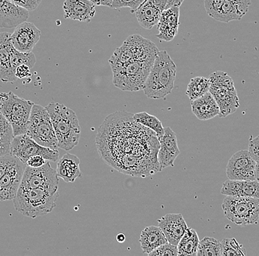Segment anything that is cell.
I'll list each match as a JSON object with an SVG mask.
<instances>
[{
	"mask_svg": "<svg viewBox=\"0 0 259 256\" xmlns=\"http://www.w3.org/2000/svg\"><path fill=\"white\" fill-rule=\"evenodd\" d=\"M177 67L166 50L159 51L146 81L143 90L151 99H161L174 88Z\"/></svg>",
	"mask_w": 259,
	"mask_h": 256,
	"instance_id": "obj_1",
	"label": "cell"
},
{
	"mask_svg": "<svg viewBox=\"0 0 259 256\" xmlns=\"http://www.w3.org/2000/svg\"><path fill=\"white\" fill-rule=\"evenodd\" d=\"M58 141V147L70 151L78 145L81 129L77 115L61 103L52 102L46 106Z\"/></svg>",
	"mask_w": 259,
	"mask_h": 256,
	"instance_id": "obj_2",
	"label": "cell"
},
{
	"mask_svg": "<svg viewBox=\"0 0 259 256\" xmlns=\"http://www.w3.org/2000/svg\"><path fill=\"white\" fill-rule=\"evenodd\" d=\"M58 197V191L19 187L14 199V207L22 215L35 218L51 213Z\"/></svg>",
	"mask_w": 259,
	"mask_h": 256,
	"instance_id": "obj_3",
	"label": "cell"
},
{
	"mask_svg": "<svg viewBox=\"0 0 259 256\" xmlns=\"http://www.w3.org/2000/svg\"><path fill=\"white\" fill-rule=\"evenodd\" d=\"M154 61L155 59L133 61L126 64L110 65L113 72V84L122 91L143 90Z\"/></svg>",
	"mask_w": 259,
	"mask_h": 256,
	"instance_id": "obj_4",
	"label": "cell"
},
{
	"mask_svg": "<svg viewBox=\"0 0 259 256\" xmlns=\"http://www.w3.org/2000/svg\"><path fill=\"white\" fill-rule=\"evenodd\" d=\"M33 105V102L20 98L13 92L0 93V113L11 124L14 136L27 133Z\"/></svg>",
	"mask_w": 259,
	"mask_h": 256,
	"instance_id": "obj_5",
	"label": "cell"
},
{
	"mask_svg": "<svg viewBox=\"0 0 259 256\" xmlns=\"http://www.w3.org/2000/svg\"><path fill=\"white\" fill-rule=\"evenodd\" d=\"M158 50L150 40L139 34L130 35L109 59L110 65L126 64L133 61H147L156 58Z\"/></svg>",
	"mask_w": 259,
	"mask_h": 256,
	"instance_id": "obj_6",
	"label": "cell"
},
{
	"mask_svg": "<svg viewBox=\"0 0 259 256\" xmlns=\"http://www.w3.org/2000/svg\"><path fill=\"white\" fill-rule=\"evenodd\" d=\"M209 92L220 108V118H226L236 113L239 106L237 92L234 81L226 72L217 71L210 75Z\"/></svg>",
	"mask_w": 259,
	"mask_h": 256,
	"instance_id": "obj_7",
	"label": "cell"
},
{
	"mask_svg": "<svg viewBox=\"0 0 259 256\" xmlns=\"http://www.w3.org/2000/svg\"><path fill=\"white\" fill-rule=\"evenodd\" d=\"M26 134L43 147L54 150L59 148L50 114L47 108L40 105L34 103Z\"/></svg>",
	"mask_w": 259,
	"mask_h": 256,
	"instance_id": "obj_8",
	"label": "cell"
},
{
	"mask_svg": "<svg viewBox=\"0 0 259 256\" xmlns=\"http://www.w3.org/2000/svg\"><path fill=\"white\" fill-rule=\"evenodd\" d=\"M223 212L226 218L241 226L255 225L259 220V199L226 196L223 200Z\"/></svg>",
	"mask_w": 259,
	"mask_h": 256,
	"instance_id": "obj_9",
	"label": "cell"
},
{
	"mask_svg": "<svg viewBox=\"0 0 259 256\" xmlns=\"http://www.w3.org/2000/svg\"><path fill=\"white\" fill-rule=\"evenodd\" d=\"M10 154L26 165L31 157L40 155L48 161L56 163L59 160V152L43 147L35 142L28 134L14 136L11 142Z\"/></svg>",
	"mask_w": 259,
	"mask_h": 256,
	"instance_id": "obj_10",
	"label": "cell"
},
{
	"mask_svg": "<svg viewBox=\"0 0 259 256\" xmlns=\"http://www.w3.org/2000/svg\"><path fill=\"white\" fill-rule=\"evenodd\" d=\"M59 178L56 170L52 168L49 161L38 168L26 165L20 187L58 191Z\"/></svg>",
	"mask_w": 259,
	"mask_h": 256,
	"instance_id": "obj_11",
	"label": "cell"
},
{
	"mask_svg": "<svg viewBox=\"0 0 259 256\" xmlns=\"http://www.w3.org/2000/svg\"><path fill=\"white\" fill-rule=\"evenodd\" d=\"M256 163L248 150L239 151L228 161L227 176L234 180H256Z\"/></svg>",
	"mask_w": 259,
	"mask_h": 256,
	"instance_id": "obj_12",
	"label": "cell"
},
{
	"mask_svg": "<svg viewBox=\"0 0 259 256\" xmlns=\"http://www.w3.org/2000/svg\"><path fill=\"white\" fill-rule=\"evenodd\" d=\"M41 32L32 22H22L11 34V42L18 51L30 53L40 40Z\"/></svg>",
	"mask_w": 259,
	"mask_h": 256,
	"instance_id": "obj_13",
	"label": "cell"
},
{
	"mask_svg": "<svg viewBox=\"0 0 259 256\" xmlns=\"http://www.w3.org/2000/svg\"><path fill=\"white\" fill-rule=\"evenodd\" d=\"M167 3L168 0H145L134 11L139 25L147 30H151L154 26L158 25Z\"/></svg>",
	"mask_w": 259,
	"mask_h": 256,
	"instance_id": "obj_14",
	"label": "cell"
},
{
	"mask_svg": "<svg viewBox=\"0 0 259 256\" xmlns=\"http://www.w3.org/2000/svg\"><path fill=\"white\" fill-rule=\"evenodd\" d=\"M25 166L19 160L0 179V201L14 200L15 198L22 183Z\"/></svg>",
	"mask_w": 259,
	"mask_h": 256,
	"instance_id": "obj_15",
	"label": "cell"
},
{
	"mask_svg": "<svg viewBox=\"0 0 259 256\" xmlns=\"http://www.w3.org/2000/svg\"><path fill=\"white\" fill-rule=\"evenodd\" d=\"M158 139L160 147L157 159L160 168L161 170L168 167L174 166L175 161L181 152L178 148L176 133L170 127L164 128V134Z\"/></svg>",
	"mask_w": 259,
	"mask_h": 256,
	"instance_id": "obj_16",
	"label": "cell"
},
{
	"mask_svg": "<svg viewBox=\"0 0 259 256\" xmlns=\"http://www.w3.org/2000/svg\"><path fill=\"white\" fill-rule=\"evenodd\" d=\"M158 223L168 242L176 246L188 229L187 224L181 213H168L159 218Z\"/></svg>",
	"mask_w": 259,
	"mask_h": 256,
	"instance_id": "obj_17",
	"label": "cell"
},
{
	"mask_svg": "<svg viewBox=\"0 0 259 256\" xmlns=\"http://www.w3.org/2000/svg\"><path fill=\"white\" fill-rule=\"evenodd\" d=\"M29 11L14 4L11 0H0V28H14L26 22Z\"/></svg>",
	"mask_w": 259,
	"mask_h": 256,
	"instance_id": "obj_18",
	"label": "cell"
},
{
	"mask_svg": "<svg viewBox=\"0 0 259 256\" xmlns=\"http://www.w3.org/2000/svg\"><path fill=\"white\" fill-rule=\"evenodd\" d=\"M65 19L89 22L96 14V5L89 0H65Z\"/></svg>",
	"mask_w": 259,
	"mask_h": 256,
	"instance_id": "obj_19",
	"label": "cell"
},
{
	"mask_svg": "<svg viewBox=\"0 0 259 256\" xmlns=\"http://www.w3.org/2000/svg\"><path fill=\"white\" fill-rule=\"evenodd\" d=\"M180 7L174 6L165 10L158 23L159 33L157 38L161 41L170 42L176 36L179 27Z\"/></svg>",
	"mask_w": 259,
	"mask_h": 256,
	"instance_id": "obj_20",
	"label": "cell"
},
{
	"mask_svg": "<svg viewBox=\"0 0 259 256\" xmlns=\"http://www.w3.org/2000/svg\"><path fill=\"white\" fill-rule=\"evenodd\" d=\"M221 194L230 197L259 199V182L257 180H234L228 179L223 184Z\"/></svg>",
	"mask_w": 259,
	"mask_h": 256,
	"instance_id": "obj_21",
	"label": "cell"
},
{
	"mask_svg": "<svg viewBox=\"0 0 259 256\" xmlns=\"http://www.w3.org/2000/svg\"><path fill=\"white\" fill-rule=\"evenodd\" d=\"M11 34L0 33V80L4 83H13L18 80L12 68L11 50L13 45Z\"/></svg>",
	"mask_w": 259,
	"mask_h": 256,
	"instance_id": "obj_22",
	"label": "cell"
},
{
	"mask_svg": "<svg viewBox=\"0 0 259 256\" xmlns=\"http://www.w3.org/2000/svg\"><path fill=\"white\" fill-rule=\"evenodd\" d=\"M192 111L200 121H208L220 113V108L213 95L207 92L200 98L192 100Z\"/></svg>",
	"mask_w": 259,
	"mask_h": 256,
	"instance_id": "obj_23",
	"label": "cell"
},
{
	"mask_svg": "<svg viewBox=\"0 0 259 256\" xmlns=\"http://www.w3.org/2000/svg\"><path fill=\"white\" fill-rule=\"evenodd\" d=\"M80 159L72 154H66L57 165L58 176L66 182H74L76 179L82 176L80 169Z\"/></svg>",
	"mask_w": 259,
	"mask_h": 256,
	"instance_id": "obj_24",
	"label": "cell"
},
{
	"mask_svg": "<svg viewBox=\"0 0 259 256\" xmlns=\"http://www.w3.org/2000/svg\"><path fill=\"white\" fill-rule=\"evenodd\" d=\"M251 0H225L218 22L240 20L248 11Z\"/></svg>",
	"mask_w": 259,
	"mask_h": 256,
	"instance_id": "obj_25",
	"label": "cell"
},
{
	"mask_svg": "<svg viewBox=\"0 0 259 256\" xmlns=\"http://www.w3.org/2000/svg\"><path fill=\"white\" fill-rule=\"evenodd\" d=\"M167 242V239L159 226L147 227L142 231L139 238L142 252L147 255Z\"/></svg>",
	"mask_w": 259,
	"mask_h": 256,
	"instance_id": "obj_26",
	"label": "cell"
},
{
	"mask_svg": "<svg viewBox=\"0 0 259 256\" xmlns=\"http://www.w3.org/2000/svg\"><path fill=\"white\" fill-rule=\"evenodd\" d=\"M199 243H200V239L197 231L192 228H188L178 243V255H197Z\"/></svg>",
	"mask_w": 259,
	"mask_h": 256,
	"instance_id": "obj_27",
	"label": "cell"
},
{
	"mask_svg": "<svg viewBox=\"0 0 259 256\" xmlns=\"http://www.w3.org/2000/svg\"><path fill=\"white\" fill-rule=\"evenodd\" d=\"M210 86L209 79L204 77L193 78L188 84L186 95L191 100L197 99L209 92Z\"/></svg>",
	"mask_w": 259,
	"mask_h": 256,
	"instance_id": "obj_28",
	"label": "cell"
},
{
	"mask_svg": "<svg viewBox=\"0 0 259 256\" xmlns=\"http://www.w3.org/2000/svg\"><path fill=\"white\" fill-rule=\"evenodd\" d=\"M134 118L137 123L149 128L156 134L157 137H160L164 134V128L162 126L160 120L156 117L148 114L146 112L134 114Z\"/></svg>",
	"mask_w": 259,
	"mask_h": 256,
	"instance_id": "obj_29",
	"label": "cell"
},
{
	"mask_svg": "<svg viewBox=\"0 0 259 256\" xmlns=\"http://www.w3.org/2000/svg\"><path fill=\"white\" fill-rule=\"evenodd\" d=\"M197 256H223L220 241L213 237H205L200 241Z\"/></svg>",
	"mask_w": 259,
	"mask_h": 256,
	"instance_id": "obj_30",
	"label": "cell"
},
{
	"mask_svg": "<svg viewBox=\"0 0 259 256\" xmlns=\"http://www.w3.org/2000/svg\"><path fill=\"white\" fill-rule=\"evenodd\" d=\"M14 137L12 126L0 113V149L6 155L10 154L11 142Z\"/></svg>",
	"mask_w": 259,
	"mask_h": 256,
	"instance_id": "obj_31",
	"label": "cell"
},
{
	"mask_svg": "<svg viewBox=\"0 0 259 256\" xmlns=\"http://www.w3.org/2000/svg\"><path fill=\"white\" fill-rule=\"evenodd\" d=\"M11 60L14 72H16V68L22 64H26L32 68L36 63V58L32 52L22 53L18 51L14 46H12L11 50Z\"/></svg>",
	"mask_w": 259,
	"mask_h": 256,
	"instance_id": "obj_32",
	"label": "cell"
},
{
	"mask_svg": "<svg viewBox=\"0 0 259 256\" xmlns=\"http://www.w3.org/2000/svg\"><path fill=\"white\" fill-rule=\"evenodd\" d=\"M223 256L245 255V249L236 239H224L221 241Z\"/></svg>",
	"mask_w": 259,
	"mask_h": 256,
	"instance_id": "obj_33",
	"label": "cell"
},
{
	"mask_svg": "<svg viewBox=\"0 0 259 256\" xmlns=\"http://www.w3.org/2000/svg\"><path fill=\"white\" fill-rule=\"evenodd\" d=\"M225 0H205V11L210 17L218 21Z\"/></svg>",
	"mask_w": 259,
	"mask_h": 256,
	"instance_id": "obj_34",
	"label": "cell"
},
{
	"mask_svg": "<svg viewBox=\"0 0 259 256\" xmlns=\"http://www.w3.org/2000/svg\"><path fill=\"white\" fill-rule=\"evenodd\" d=\"M149 256H178V246L170 244L167 242L166 244H162L156 249H154L153 252L148 254Z\"/></svg>",
	"mask_w": 259,
	"mask_h": 256,
	"instance_id": "obj_35",
	"label": "cell"
},
{
	"mask_svg": "<svg viewBox=\"0 0 259 256\" xmlns=\"http://www.w3.org/2000/svg\"><path fill=\"white\" fill-rule=\"evenodd\" d=\"M145 1V0H113L111 8L113 9L130 8L131 13H134Z\"/></svg>",
	"mask_w": 259,
	"mask_h": 256,
	"instance_id": "obj_36",
	"label": "cell"
},
{
	"mask_svg": "<svg viewBox=\"0 0 259 256\" xmlns=\"http://www.w3.org/2000/svg\"><path fill=\"white\" fill-rule=\"evenodd\" d=\"M18 160L16 157L12 156L11 154L0 156V179L11 166L17 163Z\"/></svg>",
	"mask_w": 259,
	"mask_h": 256,
	"instance_id": "obj_37",
	"label": "cell"
},
{
	"mask_svg": "<svg viewBox=\"0 0 259 256\" xmlns=\"http://www.w3.org/2000/svg\"><path fill=\"white\" fill-rule=\"evenodd\" d=\"M248 151L251 157L256 163H259V135L252 138L250 137L249 141Z\"/></svg>",
	"mask_w": 259,
	"mask_h": 256,
	"instance_id": "obj_38",
	"label": "cell"
},
{
	"mask_svg": "<svg viewBox=\"0 0 259 256\" xmlns=\"http://www.w3.org/2000/svg\"><path fill=\"white\" fill-rule=\"evenodd\" d=\"M11 1L17 6L31 11L38 7L42 0H11Z\"/></svg>",
	"mask_w": 259,
	"mask_h": 256,
	"instance_id": "obj_39",
	"label": "cell"
},
{
	"mask_svg": "<svg viewBox=\"0 0 259 256\" xmlns=\"http://www.w3.org/2000/svg\"><path fill=\"white\" fill-rule=\"evenodd\" d=\"M48 162V160L44 158L43 157L40 156V155H36V156L31 157L30 158H29L27 163H26V165L32 167V168H38V167L46 164Z\"/></svg>",
	"mask_w": 259,
	"mask_h": 256,
	"instance_id": "obj_40",
	"label": "cell"
},
{
	"mask_svg": "<svg viewBox=\"0 0 259 256\" xmlns=\"http://www.w3.org/2000/svg\"><path fill=\"white\" fill-rule=\"evenodd\" d=\"M30 66L26 65V64H22V65L18 66L16 69L15 75L18 79H25V78L30 77L31 72H30Z\"/></svg>",
	"mask_w": 259,
	"mask_h": 256,
	"instance_id": "obj_41",
	"label": "cell"
},
{
	"mask_svg": "<svg viewBox=\"0 0 259 256\" xmlns=\"http://www.w3.org/2000/svg\"><path fill=\"white\" fill-rule=\"evenodd\" d=\"M93 3L96 6H107V7H111L112 6L113 0H89Z\"/></svg>",
	"mask_w": 259,
	"mask_h": 256,
	"instance_id": "obj_42",
	"label": "cell"
},
{
	"mask_svg": "<svg viewBox=\"0 0 259 256\" xmlns=\"http://www.w3.org/2000/svg\"><path fill=\"white\" fill-rule=\"evenodd\" d=\"M184 1V0H168L167 6H166V9L174 7V6H178V7H180Z\"/></svg>",
	"mask_w": 259,
	"mask_h": 256,
	"instance_id": "obj_43",
	"label": "cell"
},
{
	"mask_svg": "<svg viewBox=\"0 0 259 256\" xmlns=\"http://www.w3.org/2000/svg\"><path fill=\"white\" fill-rule=\"evenodd\" d=\"M116 241H118V242H119V243L124 242V241H125V239H126L125 236H124V233H119V234L116 235Z\"/></svg>",
	"mask_w": 259,
	"mask_h": 256,
	"instance_id": "obj_44",
	"label": "cell"
},
{
	"mask_svg": "<svg viewBox=\"0 0 259 256\" xmlns=\"http://www.w3.org/2000/svg\"><path fill=\"white\" fill-rule=\"evenodd\" d=\"M255 176H256V180L259 182V163H256V168H255Z\"/></svg>",
	"mask_w": 259,
	"mask_h": 256,
	"instance_id": "obj_45",
	"label": "cell"
},
{
	"mask_svg": "<svg viewBox=\"0 0 259 256\" xmlns=\"http://www.w3.org/2000/svg\"><path fill=\"white\" fill-rule=\"evenodd\" d=\"M3 155H6V154L3 152V151L0 149V156H3Z\"/></svg>",
	"mask_w": 259,
	"mask_h": 256,
	"instance_id": "obj_46",
	"label": "cell"
}]
</instances>
